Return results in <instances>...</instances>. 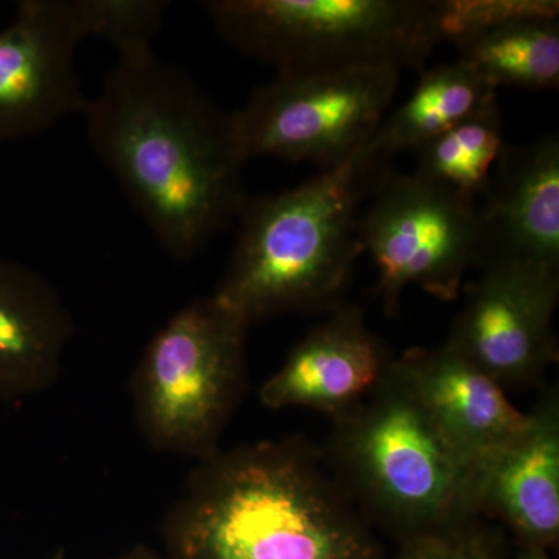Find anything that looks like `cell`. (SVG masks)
Segmentation results:
<instances>
[{"instance_id":"6da1fadb","label":"cell","mask_w":559,"mask_h":559,"mask_svg":"<svg viewBox=\"0 0 559 559\" xmlns=\"http://www.w3.org/2000/svg\"><path fill=\"white\" fill-rule=\"evenodd\" d=\"M87 139L154 237L191 260L249 197L234 110L154 50L120 57L84 110Z\"/></svg>"},{"instance_id":"7a4b0ae2","label":"cell","mask_w":559,"mask_h":559,"mask_svg":"<svg viewBox=\"0 0 559 559\" xmlns=\"http://www.w3.org/2000/svg\"><path fill=\"white\" fill-rule=\"evenodd\" d=\"M162 536L168 559H384L373 525L304 437L201 460Z\"/></svg>"},{"instance_id":"3957f363","label":"cell","mask_w":559,"mask_h":559,"mask_svg":"<svg viewBox=\"0 0 559 559\" xmlns=\"http://www.w3.org/2000/svg\"><path fill=\"white\" fill-rule=\"evenodd\" d=\"M390 171L392 157L370 140L294 189L246 198L237 245L213 297L249 326L340 308L364 253L362 204Z\"/></svg>"},{"instance_id":"277c9868","label":"cell","mask_w":559,"mask_h":559,"mask_svg":"<svg viewBox=\"0 0 559 559\" xmlns=\"http://www.w3.org/2000/svg\"><path fill=\"white\" fill-rule=\"evenodd\" d=\"M320 450L370 524L400 543L474 518L466 507L465 469L393 362L366 400L333 418Z\"/></svg>"},{"instance_id":"5b68a950","label":"cell","mask_w":559,"mask_h":559,"mask_svg":"<svg viewBox=\"0 0 559 559\" xmlns=\"http://www.w3.org/2000/svg\"><path fill=\"white\" fill-rule=\"evenodd\" d=\"M216 33L277 73L426 69L440 0H210Z\"/></svg>"},{"instance_id":"8992f818","label":"cell","mask_w":559,"mask_h":559,"mask_svg":"<svg viewBox=\"0 0 559 559\" xmlns=\"http://www.w3.org/2000/svg\"><path fill=\"white\" fill-rule=\"evenodd\" d=\"M249 325L210 296L191 301L146 345L131 381L140 432L156 451L212 457L248 389Z\"/></svg>"},{"instance_id":"52a82bcc","label":"cell","mask_w":559,"mask_h":559,"mask_svg":"<svg viewBox=\"0 0 559 559\" xmlns=\"http://www.w3.org/2000/svg\"><path fill=\"white\" fill-rule=\"evenodd\" d=\"M399 83L393 69L277 73L234 110L242 156L336 167L373 139Z\"/></svg>"},{"instance_id":"ba28073f","label":"cell","mask_w":559,"mask_h":559,"mask_svg":"<svg viewBox=\"0 0 559 559\" xmlns=\"http://www.w3.org/2000/svg\"><path fill=\"white\" fill-rule=\"evenodd\" d=\"M360 245L377 270L374 294L389 318L418 286L452 301L479 259V204L412 175L390 171L359 223Z\"/></svg>"},{"instance_id":"9c48e42d","label":"cell","mask_w":559,"mask_h":559,"mask_svg":"<svg viewBox=\"0 0 559 559\" xmlns=\"http://www.w3.org/2000/svg\"><path fill=\"white\" fill-rule=\"evenodd\" d=\"M558 300L559 270L492 264L466 289L465 305L444 345L506 392L532 388L558 360Z\"/></svg>"},{"instance_id":"30bf717a","label":"cell","mask_w":559,"mask_h":559,"mask_svg":"<svg viewBox=\"0 0 559 559\" xmlns=\"http://www.w3.org/2000/svg\"><path fill=\"white\" fill-rule=\"evenodd\" d=\"M86 39L76 0L17 2L0 28V143L84 114L76 51Z\"/></svg>"},{"instance_id":"8fae6325","label":"cell","mask_w":559,"mask_h":559,"mask_svg":"<svg viewBox=\"0 0 559 559\" xmlns=\"http://www.w3.org/2000/svg\"><path fill=\"white\" fill-rule=\"evenodd\" d=\"M469 513L499 521L521 547L549 550L559 539V392L549 388L527 425L465 468Z\"/></svg>"},{"instance_id":"7c38bea8","label":"cell","mask_w":559,"mask_h":559,"mask_svg":"<svg viewBox=\"0 0 559 559\" xmlns=\"http://www.w3.org/2000/svg\"><path fill=\"white\" fill-rule=\"evenodd\" d=\"M329 314L263 382L264 407H301L333 419L358 406L388 377L395 356L367 325L362 308L344 304Z\"/></svg>"},{"instance_id":"4fadbf2b","label":"cell","mask_w":559,"mask_h":559,"mask_svg":"<svg viewBox=\"0 0 559 559\" xmlns=\"http://www.w3.org/2000/svg\"><path fill=\"white\" fill-rule=\"evenodd\" d=\"M477 270L528 263L559 270L557 134L507 145L479 202Z\"/></svg>"},{"instance_id":"5bb4252c","label":"cell","mask_w":559,"mask_h":559,"mask_svg":"<svg viewBox=\"0 0 559 559\" xmlns=\"http://www.w3.org/2000/svg\"><path fill=\"white\" fill-rule=\"evenodd\" d=\"M393 370L463 469L527 425L528 414L514 407L506 390L448 345L406 349L393 359Z\"/></svg>"},{"instance_id":"9a60e30c","label":"cell","mask_w":559,"mask_h":559,"mask_svg":"<svg viewBox=\"0 0 559 559\" xmlns=\"http://www.w3.org/2000/svg\"><path fill=\"white\" fill-rule=\"evenodd\" d=\"M75 326L38 272L0 257V400L44 392L60 374Z\"/></svg>"},{"instance_id":"2e32d148","label":"cell","mask_w":559,"mask_h":559,"mask_svg":"<svg viewBox=\"0 0 559 559\" xmlns=\"http://www.w3.org/2000/svg\"><path fill=\"white\" fill-rule=\"evenodd\" d=\"M495 102L498 90L465 62L425 69L414 94L382 121L371 142L390 157L415 151Z\"/></svg>"},{"instance_id":"e0dca14e","label":"cell","mask_w":559,"mask_h":559,"mask_svg":"<svg viewBox=\"0 0 559 559\" xmlns=\"http://www.w3.org/2000/svg\"><path fill=\"white\" fill-rule=\"evenodd\" d=\"M455 49L457 60L495 90H558L559 14L507 22L463 40Z\"/></svg>"},{"instance_id":"ac0fdd59","label":"cell","mask_w":559,"mask_h":559,"mask_svg":"<svg viewBox=\"0 0 559 559\" xmlns=\"http://www.w3.org/2000/svg\"><path fill=\"white\" fill-rule=\"evenodd\" d=\"M507 145L502 114L495 102L415 150L414 175L479 204Z\"/></svg>"},{"instance_id":"d6986e66","label":"cell","mask_w":559,"mask_h":559,"mask_svg":"<svg viewBox=\"0 0 559 559\" xmlns=\"http://www.w3.org/2000/svg\"><path fill=\"white\" fill-rule=\"evenodd\" d=\"M87 39L110 44L120 57L153 50L170 3L164 0H76Z\"/></svg>"},{"instance_id":"ffe728a7","label":"cell","mask_w":559,"mask_h":559,"mask_svg":"<svg viewBox=\"0 0 559 559\" xmlns=\"http://www.w3.org/2000/svg\"><path fill=\"white\" fill-rule=\"evenodd\" d=\"M393 559H507L506 543L484 518L474 516L440 532L400 543Z\"/></svg>"},{"instance_id":"44dd1931","label":"cell","mask_w":559,"mask_h":559,"mask_svg":"<svg viewBox=\"0 0 559 559\" xmlns=\"http://www.w3.org/2000/svg\"><path fill=\"white\" fill-rule=\"evenodd\" d=\"M516 559H550L547 550L536 549V547H521Z\"/></svg>"},{"instance_id":"7402d4cb","label":"cell","mask_w":559,"mask_h":559,"mask_svg":"<svg viewBox=\"0 0 559 559\" xmlns=\"http://www.w3.org/2000/svg\"><path fill=\"white\" fill-rule=\"evenodd\" d=\"M120 559H168V558H162V557H159V555L154 554V551L145 549V547H138V549L130 551V554L124 555V557L120 558Z\"/></svg>"},{"instance_id":"603a6c76","label":"cell","mask_w":559,"mask_h":559,"mask_svg":"<svg viewBox=\"0 0 559 559\" xmlns=\"http://www.w3.org/2000/svg\"><path fill=\"white\" fill-rule=\"evenodd\" d=\"M49 559H66L64 550H57Z\"/></svg>"}]
</instances>
